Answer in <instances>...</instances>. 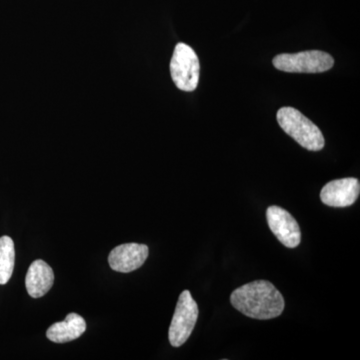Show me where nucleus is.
I'll use <instances>...</instances> for the list:
<instances>
[{"instance_id":"9d476101","label":"nucleus","mask_w":360,"mask_h":360,"mask_svg":"<svg viewBox=\"0 0 360 360\" xmlns=\"http://www.w3.org/2000/svg\"><path fill=\"white\" fill-rule=\"evenodd\" d=\"M86 330V322L77 314H70L65 321L56 322L47 329L46 336L56 343H65L77 340Z\"/></svg>"},{"instance_id":"9b49d317","label":"nucleus","mask_w":360,"mask_h":360,"mask_svg":"<svg viewBox=\"0 0 360 360\" xmlns=\"http://www.w3.org/2000/svg\"><path fill=\"white\" fill-rule=\"evenodd\" d=\"M15 264V248L9 236L0 238V284H6L13 274Z\"/></svg>"},{"instance_id":"39448f33","label":"nucleus","mask_w":360,"mask_h":360,"mask_svg":"<svg viewBox=\"0 0 360 360\" xmlns=\"http://www.w3.org/2000/svg\"><path fill=\"white\" fill-rule=\"evenodd\" d=\"M198 319V303L191 296V291L184 290L179 296L168 333L172 347H179L186 342L193 333Z\"/></svg>"},{"instance_id":"0eeeda50","label":"nucleus","mask_w":360,"mask_h":360,"mask_svg":"<svg viewBox=\"0 0 360 360\" xmlns=\"http://www.w3.org/2000/svg\"><path fill=\"white\" fill-rule=\"evenodd\" d=\"M360 193L359 180L354 177L333 180L321 189V200L331 207H347L354 205Z\"/></svg>"},{"instance_id":"423d86ee","label":"nucleus","mask_w":360,"mask_h":360,"mask_svg":"<svg viewBox=\"0 0 360 360\" xmlns=\"http://www.w3.org/2000/svg\"><path fill=\"white\" fill-rule=\"evenodd\" d=\"M266 219L270 231L284 246L295 248L300 245L302 231L290 212L279 206H269L266 210Z\"/></svg>"},{"instance_id":"7ed1b4c3","label":"nucleus","mask_w":360,"mask_h":360,"mask_svg":"<svg viewBox=\"0 0 360 360\" xmlns=\"http://www.w3.org/2000/svg\"><path fill=\"white\" fill-rule=\"evenodd\" d=\"M200 60L195 51L186 44H176L170 61V73L177 89L193 91L200 82Z\"/></svg>"},{"instance_id":"6e6552de","label":"nucleus","mask_w":360,"mask_h":360,"mask_svg":"<svg viewBox=\"0 0 360 360\" xmlns=\"http://www.w3.org/2000/svg\"><path fill=\"white\" fill-rule=\"evenodd\" d=\"M148 246L139 243H124L111 250L108 262L115 271L129 274L143 265L148 257Z\"/></svg>"},{"instance_id":"f03ea898","label":"nucleus","mask_w":360,"mask_h":360,"mask_svg":"<svg viewBox=\"0 0 360 360\" xmlns=\"http://www.w3.org/2000/svg\"><path fill=\"white\" fill-rule=\"evenodd\" d=\"M277 122L285 134L307 150L319 151L324 148L326 141L321 129L295 108H281L277 111Z\"/></svg>"},{"instance_id":"f257e3e1","label":"nucleus","mask_w":360,"mask_h":360,"mask_svg":"<svg viewBox=\"0 0 360 360\" xmlns=\"http://www.w3.org/2000/svg\"><path fill=\"white\" fill-rule=\"evenodd\" d=\"M234 309L250 319L266 321L283 314L285 302L276 286L267 281H257L236 288L231 295Z\"/></svg>"},{"instance_id":"20e7f679","label":"nucleus","mask_w":360,"mask_h":360,"mask_svg":"<svg viewBox=\"0 0 360 360\" xmlns=\"http://www.w3.org/2000/svg\"><path fill=\"white\" fill-rule=\"evenodd\" d=\"M272 63L276 70L285 72L319 73L331 70L335 65V59L324 51H307L279 54Z\"/></svg>"},{"instance_id":"1a4fd4ad","label":"nucleus","mask_w":360,"mask_h":360,"mask_svg":"<svg viewBox=\"0 0 360 360\" xmlns=\"http://www.w3.org/2000/svg\"><path fill=\"white\" fill-rule=\"evenodd\" d=\"M54 283L53 270L41 259L34 260L25 276V288L28 295L39 298L46 295Z\"/></svg>"}]
</instances>
